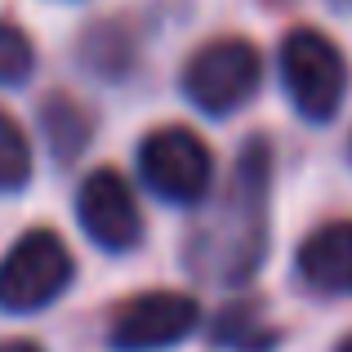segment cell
<instances>
[{
  "mask_svg": "<svg viewBox=\"0 0 352 352\" xmlns=\"http://www.w3.org/2000/svg\"><path fill=\"white\" fill-rule=\"evenodd\" d=\"M267 183L272 152L267 143H250L241 152L223 201L192 232V267L210 281H245L267 250Z\"/></svg>",
  "mask_w": 352,
  "mask_h": 352,
  "instance_id": "6da1fadb",
  "label": "cell"
},
{
  "mask_svg": "<svg viewBox=\"0 0 352 352\" xmlns=\"http://www.w3.org/2000/svg\"><path fill=\"white\" fill-rule=\"evenodd\" d=\"M281 80H285V89H290L294 107L308 120H330L339 112L344 89H348L344 54L321 32L299 27V32H290L285 45H281Z\"/></svg>",
  "mask_w": 352,
  "mask_h": 352,
  "instance_id": "7a4b0ae2",
  "label": "cell"
},
{
  "mask_svg": "<svg viewBox=\"0 0 352 352\" xmlns=\"http://www.w3.org/2000/svg\"><path fill=\"white\" fill-rule=\"evenodd\" d=\"M72 281V254L54 232H27L0 263V308L36 312L54 303Z\"/></svg>",
  "mask_w": 352,
  "mask_h": 352,
  "instance_id": "3957f363",
  "label": "cell"
},
{
  "mask_svg": "<svg viewBox=\"0 0 352 352\" xmlns=\"http://www.w3.org/2000/svg\"><path fill=\"white\" fill-rule=\"evenodd\" d=\"M138 174L161 201L197 206L210 192L214 161H210V147L192 129H156L138 147Z\"/></svg>",
  "mask_w": 352,
  "mask_h": 352,
  "instance_id": "277c9868",
  "label": "cell"
},
{
  "mask_svg": "<svg viewBox=\"0 0 352 352\" xmlns=\"http://www.w3.org/2000/svg\"><path fill=\"white\" fill-rule=\"evenodd\" d=\"M183 89L188 98L210 116H223V112H236L250 94L258 89V50L250 41H214L188 63L183 72Z\"/></svg>",
  "mask_w": 352,
  "mask_h": 352,
  "instance_id": "5b68a950",
  "label": "cell"
},
{
  "mask_svg": "<svg viewBox=\"0 0 352 352\" xmlns=\"http://www.w3.org/2000/svg\"><path fill=\"white\" fill-rule=\"evenodd\" d=\"M197 299L174 290H156L143 299L125 303L120 317L112 321V348L116 352H165L179 339L197 330Z\"/></svg>",
  "mask_w": 352,
  "mask_h": 352,
  "instance_id": "8992f818",
  "label": "cell"
},
{
  "mask_svg": "<svg viewBox=\"0 0 352 352\" xmlns=\"http://www.w3.org/2000/svg\"><path fill=\"white\" fill-rule=\"evenodd\" d=\"M76 214H80V228L89 232V241L103 250H116V254L120 250H134L138 236H143L134 192H129V183L116 170H98L80 183Z\"/></svg>",
  "mask_w": 352,
  "mask_h": 352,
  "instance_id": "52a82bcc",
  "label": "cell"
},
{
  "mask_svg": "<svg viewBox=\"0 0 352 352\" xmlns=\"http://www.w3.org/2000/svg\"><path fill=\"white\" fill-rule=\"evenodd\" d=\"M299 276L317 294H352V223H326L303 241Z\"/></svg>",
  "mask_w": 352,
  "mask_h": 352,
  "instance_id": "ba28073f",
  "label": "cell"
},
{
  "mask_svg": "<svg viewBox=\"0 0 352 352\" xmlns=\"http://www.w3.org/2000/svg\"><path fill=\"white\" fill-rule=\"evenodd\" d=\"M214 344L228 348V352H272L276 348V330L263 321L258 308H228L219 312L214 321Z\"/></svg>",
  "mask_w": 352,
  "mask_h": 352,
  "instance_id": "9c48e42d",
  "label": "cell"
},
{
  "mask_svg": "<svg viewBox=\"0 0 352 352\" xmlns=\"http://www.w3.org/2000/svg\"><path fill=\"white\" fill-rule=\"evenodd\" d=\"M32 179V147H27L23 129L0 112V192H14Z\"/></svg>",
  "mask_w": 352,
  "mask_h": 352,
  "instance_id": "30bf717a",
  "label": "cell"
},
{
  "mask_svg": "<svg viewBox=\"0 0 352 352\" xmlns=\"http://www.w3.org/2000/svg\"><path fill=\"white\" fill-rule=\"evenodd\" d=\"M45 129H50V138H54V156L58 161H72V156L85 147V129H89V120L76 112L72 103H50L45 107Z\"/></svg>",
  "mask_w": 352,
  "mask_h": 352,
  "instance_id": "8fae6325",
  "label": "cell"
},
{
  "mask_svg": "<svg viewBox=\"0 0 352 352\" xmlns=\"http://www.w3.org/2000/svg\"><path fill=\"white\" fill-rule=\"evenodd\" d=\"M36 67V50L14 23H0V85H23Z\"/></svg>",
  "mask_w": 352,
  "mask_h": 352,
  "instance_id": "7c38bea8",
  "label": "cell"
},
{
  "mask_svg": "<svg viewBox=\"0 0 352 352\" xmlns=\"http://www.w3.org/2000/svg\"><path fill=\"white\" fill-rule=\"evenodd\" d=\"M0 352H41V348L27 344V339H14V344H0Z\"/></svg>",
  "mask_w": 352,
  "mask_h": 352,
  "instance_id": "4fadbf2b",
  "label": "cell"
},
{
  "mask_svg": "<svg viewBox=\"0 0 352 352\" xmlns=\"http://www.w3.org/2000/svg\"><path fill=\"white\" fill-rule=\"evenodd\" d=\"M339 352H352V339H344V344H339Z\"/></svg>",
  "mask_w": 352,
  "mask_h": 352,
  "instance_id": "5bb4252c",
  "label": "cell"
}]
</instances>
